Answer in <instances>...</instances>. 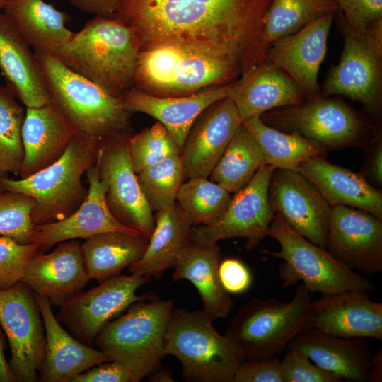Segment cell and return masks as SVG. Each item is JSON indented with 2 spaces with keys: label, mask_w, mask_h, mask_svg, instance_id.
Listing matches in <instances>:
<instances>
[{
  "label": "cell",
  "mask_w": 382,
  "mask_h": 382,
  "mask_svg": "<svg viewBox=\"0 0 382 382\" xmlns=\"http://www.w3.org/2000/svg\"><path fill=\"white\" fill-rule=\"evenodd\" d=\"M218 273L222 287L229 294L244 293L253 283L251 271L243 262L237 258L221 259Z\"/></svg>",
  "instance_id": "bcb514c9"
},
{
  "label": "cell",
  "mask_w": 382,
  "mask_h": 382,
  "mask_svg": "<svg viewBox=\"0 0 382 382\" xmlns=\"http://www.w3.org/2000/svg\"><path fill=\"white\" fill-rule=\"evenodd\" d=\"M260 117L266 125L299 134L325 151L366 149L381 136L378 122L343 100L322 94L296 105L273 109Z\"/></svg>",
  "instance_id": "52a82bcc"
},
{
  "label": "cell",
  "mask_w": 382,
  "mask_h": 382,
  "mask_svg": "<svg viewBox=\"0 0 382 382\" xmlns=\"http://www.w3.org/2000/svg\"><path fill=\"white\" fill-rule=\"evenodd\" d=\"M342 26L357 35L382 39V0H332Z\"/></svg>",
  "instance_id": "b9f144b4"
},
{
  "label": "cell",
  "mask_w": 382,
  "mask_h": 382,
  "mask_svg": "<svg viewBox=\"0 0 382 382\" xmlns=\"http://www.w3.org/2000/svg\"><path fill=\"white\" fill-rule=\"evenodd\" d=\"M367 156L361 175L376 185H382V138L381 136L367 148Z\"/></svg>",
  "instance_id": "c3c4849f"
},
{
  "label": "cell",
  "mask_w": 382,
  "mask_h": 382,
  "mask_svg": "<svg viewBox=\"0 0 382 382\" xmlns=\"http://www.w3.org/2000/svg\"><path fill=\"white\" fill-rule=\"evenodd\" d=\"M127 147L136 174L167 157L181 154V149L158 121L137 134H132L127 139Z\"/></svg>",
  "instance_id": "ab89813d"
},
{
  "label": "cell",
  "mask_w": 382,
  "mask_h": 382,
  "mask_svg": "<svg viewBox=\"0 0 382 382\" xmlns=\"http://www.w3.org/2000/svg\"><path fill=\"white\" fill-rule=\"evenodd\" d=\"M241 123L235 105L228 97L198 116L181 151L185 180L209 177Z\"/></svg>",
  "instance_id": "44dd1931"
},
{
  "label": "cell",
  "mask_w": 382,
  "mask_h": 382,
  "mask_svg": "<svg viewBox=\"0 0 382 382\" xmlns=\"http://www.w3.org/2000/svg\"><path fill=\"white\" fill-rule=\"evenodd\" d=\"M260 145L266 164L274 169L298 172L303 161L322 156L325 150L299 134L283 132L266 125L260 117L242 122Z\"/></svg>",
  "instance_id": "836d02e7"
},
{
  "label": "cell",
  "mask_w": 382,
  "mask_h": 382,
  "mask_svg": "<svg viewBox=\"0 0 382 382\" xmlns=\"http://www.w3.org/2000/svg\"><path fill=\"white\" fill-rule=\"evenodd\" d=\"M150 278L136 274L116 275L91 289L78 293L60 306L57 319L81 342L91 345L103 327L132 303L158 297L137 290Z\"/></svg>",
  "instance_id": "4fadbf2b"
},
{
  "label": "cell",
  "mask_w": 382,
  "mask_h": 382,
  "mask_svg": "<svg viewBox=\"0 0 382 382\" xmlns=\"http://www.w3.org/2000/svg\"><path fill=\"white\" fill-rule=\"evenodd\" d=\"M313 293L302 283L288 303L275 298H255L243 306L225 332L243 360L279 357L289 342L312 328L310 304Z\"/></svg>",
  "instance_id": "8992f818"
},
{
  "label": "cell",
  "mask_w": 382,
  "mask_h": 382,
  "mask_svg": "<svg viewBox=\"0 0 382 382\" xmlns=\"http://www.w3.org/2000/svg\"><path fill=\"white\" fill-rule=\"evenodd\" d=\"M149 239L122 232L92 236L81 244L85 267L90 279L100 283L120 272L144 255Z\"/></svg>",
  "instance_id": "d6a6232c"
},
{
  "label": "cell",
  "mask_w": 382,
  "mask_h": 382,
  "mask_svg": "<svg viewBox=\"0 0 382 382\" xmlns=\"http://www.w3.org/2000/svg\"><path fill=\"white\" fill-rule=\"evenodd\" d=\"M228 98L242 122L306 99L299 86L284 71L266 59L233 81Z\"/></svg>",
  "instance_id": "603a6c76"
},
{
  "label": "cell",
  "mask_w": 382,
  "mask_h": 382,
  "mask_svg": "<svg viewBox=\"0 0 382 382\" xmlns=\"http://www.w3.org/2000/svg\"><path fill=\"white\" fill-rule=\"evenodd\" d=\"M281 360L284 382H339L342 378L314 364L296 349H287Z\"/></svg>",
  "instance_id": "ee69618b"
},
{
  "label": "cell",
  "mask_w": 382,
  "mask_h": 382,
  "mask_svg": "<svg viewBox=\"0 0 382 382\" xmlns=\"http://www.w3.org/2000/svg\"><path fill=\"white\" fill-rule=\"evenodd\" d=\"M40 251L37 245L0 236V291L21 282L29 262Z\"/></svg>",
  "instance_id": "7bdbcfd3"
},
{
  "label": "cell",
  "mask_w": 382,
  "mask_h": 382,
  "mask_svg": "<svg viewBox=\"0 0 382 382\" xmlns=\"http://www.w3.org/2000/svg\"><path fill=\"white\" fill-rule=\"evenodd\" d=\"M171 299L137 301L106 324L95 340L96 347L122 365L131 382L153 372L164 357L165 335L174 309Z\"/></svg>",
  "instance_id": "5b68a950"
},
{
  "label": "cell",
  "mask_w": 382,
  "mask_h": 382,
  "mask_svg": "<svg viewBox=\"0 0 382 382\" xmlns=\"http://www.w3.org/2000/svg\"><path fill=\"white\" fill-rule=\"evenodd\" d=\"M231 199L229 192L208 177H195L181 185L176 203L193 226H212L222 218Z\"/></svg>",
  "instance_id": "8d00e7d4"
},
{
  "label": "cell",
  "mask_w": 382,
  "mask_h": 382,
  "mask_svg": "<svg viewBox=\"0 0 382 382\" xmlns=\"http://www.w3.org/2000/svg\"><path fill=\"white\" fill-rule=\"evenodd\" d=\"M202 310L174 308L165 335L164 354L175 357L184 380L233 382L244 361L235 344L214 327Z\"/></svg>",
  "instance_id": "ba28073f"
},
{
  "label": "cell",
  "mask_w": 382,
  "mask_h": 382,
  "mask_svg": "<svg viewBox=\"0 0 382 382\" xmlns=\"http://www.w3.org/2000/svg\"><path fill=\"white\" fill-rule=\"evenodd\" d=\"M298 172L316 187L331 207L357 208L382 219V193L361 174L332 164L322 156L301 163Z\"/></svg>",
  "instance_id": "f1b7e54d"
},
{
  "label": "cell",
  "mask_w": 382,
  "mask_h": 382,
  "mask_svg": "<svg viewBox=\"0 0 382 382\" xmlns=\"http://www.w3.org/2000/svg\"><path fill=\"white\" fill-rule=\"evenodd\" d=\"M292 349L342 379L368 381L371 355L363 338L337 337L310 328L289 342L286 350Z\"/></svg>",
  "instance_id": "83f0119b"
},
{
  "label": "cell",
  "mask_w": 382,
  "mask_h": 382,
  "mask_svg": "<svg viewBox=\"0 0 382 382\" xmlns=\"http://www.w3.org/2000/svg\"><path fill=\"white\" fill-rule=\"evenodd\" d=\"M382 381V351L380 349L371 359V370L368 378L369 382Z\"/></svg>",
  "instance_id": "816d5d0a"
},
{
  "label": "cell",
  "mask_w": 382,
  "mask_h": 382,
  "mask_svg": "<svg viewBox=\"0 0 382 382\" xmlns=\"http://www.w3.org/2000/svg\"><path fill=\"white\" fill-rule=\"evenodd\" d=\"M267 236L280 245L279 251L265 253L284 261L279 270L284 288L301 282L311 292L322 294L353 289L371 292L375 289L373 282L348 268L326 249L297 233L277 213L270 225Z\"/></svg>",
  "instance_id": "30bf717a"
},
{
  "label": "cell",
  "mask_w": 382,
  "mask_h": 382,
  "mask_svg": "<svg viewBox=\"0 0 382 382\" xmlns=\"http://www.w3.org/2000/svg\"><path fill=\"white\" fill-rule=\"evenodd\" d=\"M268 197L274 213L294 231L325 249L332 207L311 182L299 172L275 169Z\"/></svg>",
  "instance_id": "e0dca14e"
},
{
  "label": "cell",
  "mask_w": 382,
  "mask_h": 382,
  "mask_svg": "<svg viewBox=\"0 0 382 382\" xmlns=\"http://www.w3.org/2000/svg\"><path fill=\"white\" fill-rule=\"evenodd\" d=\"M140 50L130 27L116 18L96 16L53 55L74 72L120 98L134 87Z\"/></svg>",
  "instance_id": "7a4b0ae2"
},
{
  "label": "cell",
  "mask_w": 382,
  "mask_h": 382,
  "mask_svg": "<svg viewBox=\"0 0 382 382\" xmlns=\"http://www.w3.org/2000/svg\"><path fill=\"white\" fill-rule=\"evenodd\" d=\"M149 377V381L151 382H173L170 373L166 369H158L156 368L151 372Z\"/></svg>",
  "instance_id": "f5cc1de1"
},
{
  "label": "cell",
  "mask_w": 382,
  "mask_h": 382,
  "mask_svg": "<svg viewBox=\"0 0 382 382\" xmlns=\"http://www.w3.org/2000/svg\"><path fill=\"white\" fill-rule=\"evenodd\" d=\"M11 0H0V11H3L7 4Z\"/></svg>",
  "instance_id": "db71d44e"
},
{
  "label": "cell",
  "mask_w": 382,
  "mask_h": 382,
  "mask_svg": "<svg viewBox=\"0 0 382 382\" xmlns=\"http://www.w3.org/2000/svg\"><path fill=\"white\" fill-rule=\"evenodd\" d=\"M0 325L11 349L18 382H35L44 360L46 334L34 292L23 282L0 291Z\"/></svg>",
  "instance_id": "7c38bea8"
},
{
  "label": "cell",
  "mask_w": 382,
  "mask_h": 382,
  "mask_svg": "<svg viewBox=\"0 0 382 382\" xmlns=\"http://www.w3.org/2000/svg\"><path fill=\"white\" fill-rule=\"evenodd\" d=\"M86 174L88 192L77 210L62 220L34 226L30 243L37 245L41 251L64 241L86 239L105 232L116 231L146 237L120 223L111 213L105 201L106 186L98 177L96 164Z\"/></svg>",
  "instance_id": "d6986e66"
},
{
  "label": "cell",
  "mask_w": 382,
  "mask_h": 382,
  "mask_svg": "<svg viewBox=\"0 0 382 382\" xmlns=\"http://www.w3.org/2000/svg\"><path fill=\"white\" fill-rule=\"evenodd\" d=\"M102 145L77 133L54 163L25 178L2 177L0 190L21 192L34 199L31 212L34 226L62 220L86 198L88 190L82 183V176L96 163Z\"/></svg>",
  "instance_id": "277c9868"
},
{
  "label": "cell",
  "mask_w": 382,
  "mask_h": 382,
  "mask_svg": "<svg viewBox=\"0 0 382 382\" xmlns=\"http://www.w3.org/2000/svg\"><path fill=\"white\" fill-rule=\"evenodd\" d=\"M35 295L46 334L45 354L39 371L40 381L71 382L76 375L111 361L101 350L81 342L65 331L54 316L48 300Z\"/></svg>",
  "instance_id": "484cf974"
},
{
  "label": "cell",
  "mask_w": 382,
  "mask_h": 382,
  "mask_svg": "<svg viewBox=\"0 0 382 382\" xmlns=\"http://www.w3.org/2000/svg\"><path fill=\"white\" fill-rule=\"evenodd\" d=\"M338 6L332 0H272L265 17L262 39L267 49Z\"/></svg>",
  "instance_id": "d590c367"
},
{
  "label": "cell",
  "mask_w": 382,
  "mask_h": 382,
  "mask_svg": "<svg viewBox=\"0 0 382 382\" xmlns=\"http://www.w3.org/2000/svg\"><path fill=\"white\" fill-rule=\"evenodd\" d=\"M127 139L103 144L96 166L106 186L105 201L113 216L125 226L149 239L154 226V214L132 166Z\"/></svg>",
  "instance_id": "9a60e30c"
},
{
  "label": "cell",
  "mask_w": 382,
  "mask_h": 382,
  "mask_svg": "<svg viewBox=\"0 0 382 382\" xmlns=\"http://www.w3.org/2000/svg\"><path fill=\"white\" fill-rule=\"evenodd\" d=\"M52 103L78 134L101 144L128 138L131 115L120 98L74 72L55 56L35 53Z\"/></svg>",
  "instance_id": "3957f363"
},
{
  "label": "cell",
  "mask_w": 382,
  "mask_h": 382,
  "mask_svg": "<svg viewBox=\"0 0 382 382\" xmlns=\"http://www.w3.org/2000/svg\"><path fill=\"white\" fill-rule=\"evenodd\" d=\"M231 64L186 47L167 44L140 50L134 87L158 96H183L236 81Z\"/></svg>",
  "instance_id": "9c48e42d"
},
{
  "label": "cell",
  "mask_w": 382,
  "mask_h": 382,
  "mask_svg": "<svg viewBox=\"0 0 382 382\" xmlns=\"http://www.w3.org/2000/svg\"><path fill=\"white\" fill-rule=\"evenodd\" d=\"M137 180L153 212L176 203L185 173L181 155H173L139 172Z\"/></svg>",
  "instance_id": "74e56055"
},
{
  "label": "cell",
  "mask_w": 382,
  "mask_h": 382,
  "mask_svg": "<svg viewBox=\"0 0 382 382\" xmlns=\"http://www.w3.org/2000/svg\"><path fill=\"white\" fill-rule=\"evenodd\" d=\"M1 328L0 325V382H18L5 357V342Z\"/></svg>",
  "instance_id": "f907efd6"
},
{
  "label": "cell",
  "mask_w": 382,
  "mask_h": 382,
  "mask_svg": "<svg viewBox=\"0 0 382 382\" xmlns=\"http://www.w3.org/2000/svg\"><path fill=\"white\" fill-rule=\"evenodd\" d=\"M89 280L81 243L71 239L59 243L50 253H37L29 262L21 282L46 298L51 306L60 307L81 292Z\"/></svg>",
  "instance_id": "7402d4cb"
},
{
  "label": "cell",
  "mask_w": 382,
  "mask_h": 382,
  "mask_svg": "<svg viewBox=\"0 0 382 382\" xmlns=\"http://www.w3.org/2000/svg\"><path fill=\"white\" fill-rule=\"evenodd\" d=\"M81 11L96 16L112 18L117 11L122 0H67Z\"/></svg>",
  "instance_id": "681fc988"
},
{
  "label": "cell",
  "mask_w": 382,
  "mask_h": 382,
  "mask_svg": "<svg viewBox=\"0 0 382 382\" xmlns=\"http://www.w3.org/2000/svg\"><path fill=\"white\" fill-rule=\"evenodd\" d=\"M154 221L144 255L128 267L131 274L159 278L192 241L193 225L177 203L155 212Z\"/></svg>",
  "instance_id": "f546056e"
},
{
  "label": "cell",
  "mask_w": 382,
  "mask_h": 382,
  "mask_svg": "<svg viewBox=\"0 0 382 382\" xmlns=\"http://www.w3.org/2000/svg\"><path fill=\"white\" fill-rule=\"evenodd\" d=\"M272 0H122L112 18L135 33L141 50L175 44L222 59L241 76L261 63Z\"/></svg>",
  "instance_id": "6da1fadb"
},
{
  "label": "cell",
  "mask_w": 382,
  "mask_h": 382,
  "mask_svg": "<svg viewBox=\"0 0 382 382\" xmlns=\"http://www.w3.org/2000/svg\"><path fill=\"white\" fill-rule=\"evenodd\" d=\"M325 249L356 272L382 271V219L361 209L332 207Z\"/></svg>",
  "instance_id": "2e32d148"
},
{
  "label": "cell",
  "mask_w": 382,
  "mask_h": 382,
  "mask_svg": "<svg viewBox=\"0 0 382 382\" xmlns=\"http://www.w3.org/2000/svg\"><path fill=\"white\" fill-rule=\"evenodd\" d=\"M264 154L251 133L238 127L209 177L230 193H236L265 164Z\"/></svg>",
  "instance_id": "e575fe53"
},
{
  "label": "cell",
  "mask_w": 382,
  "mask_h": 382,
  "mask_svg": "<svg viewBox=\"0 0 382 382\" xmlns=\"http://www.w3.org/2000/svg\"><path fill=\"white\" fill-rule=\"evenodd\" d=\"M3 173H4L0 170V180H1V178H2Z\"/></svg>",
  "instance_id": "11a10c76"
},
{
  "label": "cell",
  "mask_w": 382,
  "mask_h": 382,
  "mask_svg": "<svg viewBox=\"0 0 382 382\" xmlns=\"http://www.w3.org/2000/svg\"><path fill=\"white\" fill-rule=\"evenodd\" d=\"M0 74L26 108L51 102L40 63L6 15L0 11Z\"/></svg>",
  "instance_id": "d4e9b609"
},
{
  "label": "cell",
  "mask_w": 382,
  "mask_h": 382,
  "mask_svg": "<svg viewBox=\"0 0 382 382\" xmlns=\"http://www.w3.org/2000/svg\"><path fill=\"white\" fill-rule=\"evenodd\" d=\"M3 11L35 53L53 54L74 35L67 13L43 0H11Z\"/></svg>",
  "instance_id": "1f68e13d"
},
{
  "label": "cell",
  "mask_w": 382,
  "mask_h": 382,
  "mask_svg": "<svg viewBox=\"0 0 382 382\" xmlns=\"http://www.w3.org/2000/svg\"><path fill=\"white\" fill-rule=\"evenodd\" d=\"M6 88L0 86V170L19 174L24 151L22 128L25 111Z\"/></svg>",
  "instance_id": "f35d334b"
},
{
  "label": "cell",
  "mask_w": 382,
  "mask_h": 382,
  "mask_svg": "<svg viewBox=\"0 0 382 382\" xmlns=\"http://www.w3.org/2000/svg\"><path fill=\"white\" fill-rule=\"evenodd\" d=\"M275 169L262 165L243 188L234 193L220 221L214 226H194L192 242L209 245L219 241L244 238L246 248L250 250L267 236L274 216L271 208L268 191L271 177Z\"/></svg>",
  "instance_id": "5bb4252c"
},
{
  "label": "cell",
  "mask_w": 382,
  "mask_h": 382,
  "mask_svg": "<svg viewBox=\"0 0 382 382\" xmlns=\"http://www.w3.org/2000/svg\"><path fill=\"white\" fill-rule=\"evenodd\" d=\"M71 382H131V375L118 362L109 361L76 375Z\"/></svg>",
  "instance_id": "7dc6e473"
},
{
  "label": "cell",
  "mask_w": 382,
  "mask_h": 382,
  "mask_svg": "<svg viewBox=\"0 0 382 382\" xmlns=\"http://www.w3.org/2000/svg\"><path fill=\"white\" fill-rule=\"evenodd\" d=\"M33 197L17 192H0V236L10 237L23 244H30L34 228L31 212Z\"/></svg>",
  "instance_id": "60d3db41"
},
{
  "label": "cell",
  "mask_w": 382,
  "mask_h": 382,
  "mask_svg": "<svg viewBox=\"0 0 382 382\" xmlns=\"http://www.w3.org/2000/svg\"><path fill=\"white\" fill-rule=\"evenodd\" d=\"M77 134L52 101L26 108L22 128L23 160L19 175L25 178L57 161Z\"/></svg>",
  "instance_id": "4316f807"
},
{
  "label": "cell",
  "mask_w": 382,
  "mask_h": 382,
  "mask_svg": "<svg viewBox=\"0 0 382 382\" xmlns=\"http://www.w3.org/2000/svg\"><path fill=\"white\" fill-rule=\"evenodd\" d=\"M336 13H326L299 31L278 39L266 51L265 59L284 71L299 86L306 99L320 94L318 72Z\"/></svg>",
  "instance_id": "ac0fdd59"
},
{
  "label": "cell",
  "mask_w": 382,
  "mask_h": 382,
  "mask_svg": "<svg viewBox=\"0 0 382 382\" xmlns=\"http://www.w3.org/2000/svg\"><path fill=\"white\" fill-rule=\"evenodd\" d=\"M233 382H284L281 360L275 357L267 360H244L238 366Z\"/></svg>",
  "instance_id": "f6af8a7d"
},
{
  "label": "cell",
  "mask_w": 382,
  "mask_h": 382,
  "mask_svg": "<svg viewBox=\"0 0 382 382\" xmlns=\"http://www.w3.org/2000/svg\"><path fill=\"white\" fill-rule=\"evenodd\" d=\"M342 27L343 50L329 71L320 94L359 103L377 122L382 110V40L357 35Z\"/></svg>",
  "instance_id": "8fae6325"
},
{
  "label": "cell",
  "mask_w": 382,
  "mask_h": 382,
  "mask_svg": "<svg viewBox=\"0 0 382 382\" xmlns=\"http://www.w3.org/2000/svg\"><path fill=\"white\" fill-rule=\"evenodd\" d=\"M232 83L183 96H158L133 87L120 98L130 112L144 113L161 122L182 151L196 119L208 107L227 98Z\"/></svg>",
  "instance_id": "cb8c5ba5"
},
{
  "label": "cell",
  "mask_w": 382,
  "mask_h": 382,
  "mask_svg": "<svg viewBox=\"0 0 382 382\" xmlns=\"http://www.w3.org/2000/svg\"><path fill=\"white\" fill-rule=\"evenodd\" d=\"M221 260L216 243L203 245L191 241L179 256L172 276L173 281L187 279L195 285L203 310L212 320L227 317L234 305L219 280L218 269Z\"/></svg>",
  "instance_id": "4dcf8cb0"
},
{
  "label": "cell",
  "mask_w": 382,
  "mask_h": 382,
  "mask_svg": "<svg viewBox=\"0 0 382 382\" xmlns=\"http://www.w3.org/2000/svg\"><path fill=\"white\" fill-rule=\"evenodd\" d=\"M364 290L323 294L310 304L312 328L342 337L382 340V303Z\"/></svg>",
  "instance_id": "ffe728a7"
}]
</instances>
